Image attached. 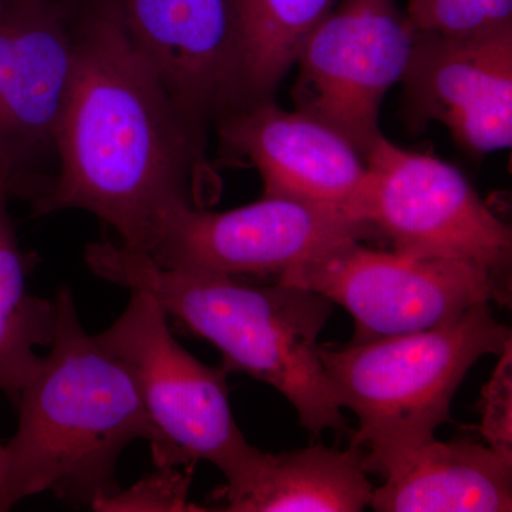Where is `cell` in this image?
<instances>
[{"label":"cell","mask_w":512,"mask_h":512,"mask_svg":"<svg viewBox=\"0 0 512 512\" xmlns=\"http://www.w3.org/2000/svg\"><path fill=\"white\" fill-rule=\"evenodd\" d=\"M77 66L57 130L59 171L32 200L33 217L82 210L144 251L157 218L192 201L208 171L173 101L117 26L76 0Z\"/></svg>","instance_id":"obj_1"},{"label":"cell","mask_w":512,"mask_h":512,"mask_svg":"<svg viewBox=\"0 0 512 512\" xmlns=\"http://www.w3.org/2000/svg\"><path fill=\"white\" fill-rule=\"evenodd\" d=\"M57 328L16 402L19 424L5 444L0 512L49 493L73 507H96L120 490L117 464L128 444L163 439L119 357L83 328L69 288L56 293Z\"/></svg>","instance_id":"obj_2"},{"label":"cell","mask_w":512,"mask_h":512,"mask_svg":"<svg viewBox=\"0 0 512 512\" xmlns=\"http://www.w3.org/2000/svg\"><path fill=\"white\" fill-rule=\"evenodd\" d=\"M84 261L104 281L147 293L167 318L212 343L227 372L284 394L312 436L348 431L320 359L318 338L333 311L325 296L278 281L258 285L244 276L165 268L120 242L87 245Z\"/></svg>","instance_id":"obj_3"},{"label":"cell","mask_w":512,"mask_h":512,"mask_svg":"<svg viewBox=\"0 0 512 512\" xmlns=\"http://www.w3.org/2000/svg\"><path fill=\"white\" fill-rule=\"evenodd\" d=\"M511 342L510 328L495 319L490 303H481L437 328L320 346L340 406L359 421L352 447L367 473L386 478L436 439L468 370Z\"/></svg>","instance_id":"obj_4"},{"label":"cell","mask_w":512,"mask_h":512,"mask_svg":"<svg viewBox=\"0 0 512 512\" xmlns=\"http://www.w3.org/2000/svg\"><path fill=\"white\" fill-rule=\"evenodd\" d=\"M136 383L161 439L157 467L208 461L227 481L248 466L258 448L239 430L229 404L227 370L204 365L174 338L167 315L151 296L131 291L116 322L96 335Z\"/></svg>","instance_id":"obj_5"},{"label":"cell","mask_w":512,"mask_h":512,"mask_svg":"<svg viewBox=\"0 0 512 512\" xmlns=\"http://www.w3.org/2000/svg\"><path fill=\"white\" fill-rule=\"evenodd\" d=\"M353 241L276 279L325 296L355 320L352 342L453 322L481 303H505L507 279L453 259L417 258Z\"/></svg>","instance_id":"obj_6"},{"label":"cell","mask_w":512,"mask_h":512,"mask_svg":"<svg viewBox=\"0 0 512 512\" xmlns=\"http://www.w3.org/2000/svg\"><path fill=\"white\" fill-rule=\"evenodd\" d=\"M370 222L289 198L264 197L212 212L181 202L157 218L146 252L165 268L232 276H275L353 241L376 237Z\"/></svg>","instance_id":"obj_7"},{"label":"cell","mask_w":512,"mask_h":512,"mask_svg":"<svg viewBox=\"0 0 512 512\" xmlns=\"http://www.w3.org/2000/svg\"><path fill=\"white\" fill-rule=\"evenodd\" d=\"M365 215L394 251L483 266L505 279L511 228L454 165L379 136L367 151Z\"/></svg>","instance_id":"obj_8"},{"label":"cell","mask_w":512,"mask_h":512,"mask_svg":"<svg viewBox=\"0 0 512 512\" xmlns=\"http://www.w3.org/2000/svg\"><path fill=\"white\" fill-rule=\"evenodd\" d=\"M414 29L396 0H339L303 43L295 110L333 128L366 157L382 136L380 109L402 80Z\"/></svg>","instance_id":"obj_9"},{"label":"cell","mask_w":512,"mask_h":512,"mask_svg":"<svg viewBox=\"0 0 512 512\" xmlns=\"http://www.w3.org/2000/svg\"><path fill=\"white\" fill-rule=\"evenodd\" d=\"M76 0H6L0 10V154L26 194L46 180L77 66Z\"/></svg>","instance_id":"obj_10"},{"label":"cell","mask_w":512,"mask_h":512,"mask_svg":"<svg viewBox=\"0 0 512 512\" xmlns=\"http://www.w3.org/2000/svg\"><path fill=\"white\" fill-rule=\"evenodd\" d=\"M410 127L443 124L473 154L512 144V25L443 36L414 32L402 80Z\"/></svg>","instance_id":"obj_11"},{"label":"cell","mask_w":512,"mask_h":512,"mask_svg":"<svg viewBox=\"0 0 512 512\" xmlns=\"http://www.w3.org/2000/svg\"><path fill=\"white\" fill-rule=\"evenodd\" d=\"M214 127L225 156L259 171L264 197L309 202L367 221L365 157L333 128L281 109L275 99L228 111Z\"/></svg>","instance_id":"obj_12"},{"label":"cell","mask_w":512,"mask_h":512,"mask_svg":"<svg viewBox=\"0 0 512 512\" xmlns=\"http://www.w3.org/2000/svg\"><path fill=\"white\" fill-rule=\"evenodd\" d=\"M355 447L311 446L291 453L256 451L220 491L217 510L228 512H359L375 487Z\"/></svg>","instance_id":"obj_13"},{"label":"cell","mask_w":512,"mask_h":512,"mask_svg":"<svg viewBox=\"0 0 512 512\" xmlns=\"http://www.w3.org/2000/svg\"><path fill=\"white\" fill-rule=\"evenodd\" d=\"M379 512L512 510V460L471 440H431L375 488Z\"/></svg>","instance_id":"obj_14"},{"label":"cell","mask_w":512,"mask_h":512,"mask_svg":"<svg viewBox=\"0 0 512 512\" xmlns=\"http://www.w3.org/2000/svg\"><path fill=\"white\" fill-rule=\"evenodd\" d=\"M339 0H237V107L275 99L303 43Z\"/></svg>","instance_id":"obj_15"},{"label":"cell","mask_w":512,"mask_h":512,"mask_svg":"<svg viewBox=\"0 0 512 512\" xmlns=\"http://www.w3.org/2000/svg\"><path fill=\"white\" fill-rule=\"evenodd\" d=\"M8 195H0V393L15 403L39 355L55 339V301L28 288L32 258L20 249L8 212Z\"/></svg>","instance_id":"obj_16"},{"label":"cell","mask_w":512,"mask_h":512,"mask_svg":"<svg viewBox=\"0 0 512 512\" xmlns=\"http://www.w3.org/2000/svg\"><path fill=\"white\" fill-rule=\"evenodd\" d=\"M406 16L417 33L471 35L512 25V0H409Z\"/></svg>","instance_id":"obj_17"},{"label":"cell","mask_w":512,"mask_h":512,"mask_svg":"<svg viewBox=\"0 0 512 512\" xmlns=\"http://www.w3.org/2000/svg\"><path fill=\"white\" fill-rule=\"evenodd\" d=\"M177 467H157V473L138 481L126 491H117L101 501L96 511H202L188 500L191 471Z\"/></svg>","instance_id":"obj_18"},{"label":"cell","mask_w":512,"mask_h":512,"mask_svg":"<svg viewBox=\"0 0 512 512\" xmlns=\"http://www.w3.org/2000/svg\"><path fill=\"white\" fill-rule=\"evenodd\" d=\"M498 365L481 393V434L487 446L512 460V349L498 355Z\"/></svg>","instance_id":"obj_19"},{"label":"cell","mask_w":512,"mask_h":512,"mask_svg":"<svg viewBox=\"0 0 512 512\" xmlns=\"http://www.w3.org/2000/svg\"><path fill=\"white\" fill-rule=\"evenodd\" d=\"M23 191L25 187L18 171L0 154V195H8L9 198L23 197Z\"/></svg>","instance_id":"obj_20"},{"label":"cell","mask_w":512,"mask_h":512,"mask_svg":"<svg viewBox=\"0 0 512 512\" xmlns=\"http://www.w3.org/2000/svg\"><path fill=\"white\" fill-rule=\"evenodd\" d=\"M3 480H5V444L0 443V495H2Z\"/></svg>","instance_id":"obj_21"},{"label":"cell","mask_w":512,"mask_h":512,"mask_svg":"<svg viewBox=\"0 0 512 512\" xmlns=\"http://www.w3.org/2000/svg\"><path fill=\"white\" fill-rule=\"evenodd\" d=\"M6 0H0V10L5 6Z\"/></svg>","instance_id":"obj_22"}]
</instances>
